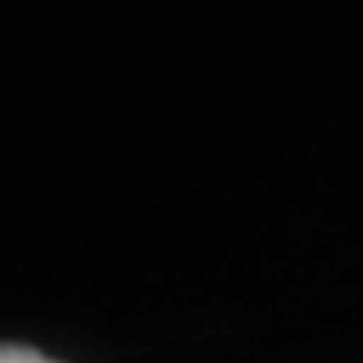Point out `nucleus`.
<instances>
[{
  "label": "nucleus",
  "instance_id": "f257e3e1",
  "mask_svg": "<svg viewBox=\"0 0 363 363\" xmlns=\"http://www.w3.org/2000/svg\"><path fill=\"white\" fill-rule=\"evenodd\" d=\"M0 363H57L44 353L30 350V347H17V343H0Z\"/></svg>",
  "mask_w": 363,
  "mask_h": 363
}]
</instances>
